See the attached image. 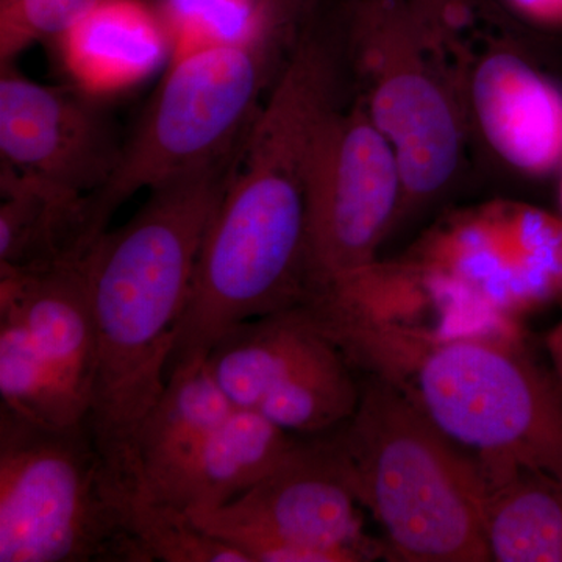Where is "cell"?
Segmentation results:
<instances>
[{
  "instance_id": "obj_25",
  "label": "cell",
  "mask_w": 562,
  "mask_h": 562,
  "mask_svg": "<svg viewBox=\"0 0 562 562\" xmlns=\"http://www.w3.org/2000/svg\"><path fill=\"white\" fill-rule=\"evenodd\" d=\"M561 383V382H560ZM561 386H562V383H561Z\"/></svg>"
},
{
  "instance_id": "obj_14",
  "label": "cell",
  "mask_w": 562,
  "mask_h": 562,
  "mask_svg": "<svg viewBox=\"0 0 562 562\" xmlns=\"http://www.w3.org/2000/svg\"><path fill=\"white\" fill-rule=\"evenodd\" d=\"M54 43L69 85L98 99L132 90L172 54L147 0H92Z\"/></svg>"
},
{
  "instance_id": "obj_22",
  "label": "cell",
  "mask_w": 562,
  "mask_h": 562,
  "mask_svg": "<svg viewBox=\"0 0 562 562\" xmlns=\"http://www.w3.org/2000/svg\"><path fill=\"white\" fill-rule=\"evenodd\" d=\"M528 20L543 25H562V0H508Z\"/></svg>"
},
{
  "instance_id": "obj_17",
  "label": "cell",
  "mask_w": 562,
  "mask_h": 562,
  "mask_svg": "<svg viewBox=\"0 0 562 562\" xmlns=\"http://www.w3.org/2000/svg\"><path fill=\"white\" fill-rule=\"evenodd\" d=\"M233 408L205 360L173 371L136 435V498L168 483Z\"/></svg>"
},
{
  "instance_id": "obj_10",
  "label": "cell",
  "mask_w": 562,
  "mask_h": 562,
  "mask_svg": "<svg viewBox=\"0 0 562 562\" xmlns=\"http://www.w3.org/2000/svg\"><path fill=\"white\" fill-rule=\"evenodd\" d=\"M125 136L101 99L0 63V165L90 198L120 168Z\"/></svg>"
},
{
  "instance_id": "obj_9",
  "label": "cell",
  "mask_w": 562,
  "mask_h": 562,
  "mask_svg": "<svg viewBox=\"0 0 562 562\" xmlns=\"http://www.w3.org/2000/svg\"><path fill=\"white\" fill-rule=\"evenodd\" d=\"M403 205L390 140L364 103L338 106L314 146L308 188L310 292L376 265V250ZM308 292V294H310Z\"/></svg>"
},
{
  "instance_id": "obj_12",
  "label": "cell",
  "mask_w": 562,
  "mask_h": 562,
  "mask_svg": "<svg viewBox=\"0 0 562 562\" xmlns=\"http://www.w3.org/2000/svg\"><path fill=\"white\" fill-rule=\"evenodd\" d=\"M443 269L492 295L562 294V220L524 203L498 202L464 217L443 238Z\"/></svg>"
},
{
  "instance_id": "obj_13",
  "label": "cell",
  "mask_w": 562,
  "mask_h": 562,
  "mask_svg": "<svg viewBox=\"0 0 562 562\" xmlns=\"http://www.w3.org/2000/svg\"><path fill=\"white\" fill-rule=\"evenodd\" d=\"M480 131L508 165L542 176L562 166V92L512 52H492L469 85Z\"/></svg>"
},
{
  "instance_id": "obj_19",
  "label": "cell",
  "mask_w": 562,
  "mask_h": 562,
  "mask_svg": "<svg viewBox=\"0 0 562 562\" xmlns=\"http://www.w3.org/2000/svg\"><path fill=\"white\" fill-rule=\"evenodd\" d=\"M135 527L151 562H249L173 506L136 498Z\"/></svg>"
},
{
  "instance_id": "obj_4",
  "label": "cell",
  "mask_w": 562,
  "mask_h": 562,
  "mask_svg": "<svg viewBox=\"0 0 562 562\" xmlns=\"http://www.w3.org/2000/svg\"><path fill=\"white\" fill-rule=\"evenodd\" d=\"M322 436L395 560L492 561L482 465L397 387L369 375L355 413Z\"/></svg>"
},
{
  "instance_id": "obj_8",
  "label": "cell",
  "mask_w": 562,
  "mask_h": 562,
  "mask_svg": "<svg viewBox=\"0 0 562 562\" xmlns=\"http://www.w3.org/2000/svg\"><path fill=\"white\" fill-rule=\"evenodd\" d=\"M362 506L330 446L301 441L235 502L191 513L203 530L249 562H362L382 554L362 522Z\"/></svg>"
},
{
  "instance_id": "obj_5",
  "label": "cell",
  "mask_w": 562,
  "mask_h": 562,
  "mask_svg": "<svg viewBox=\"0 0 562 562\" xmlns=\"http://www.w3.org/2000/svg\"><path fill=\"white\" fill-rule=\"evenodd\" d=\"M135 502L87 422L57 427L0 406V562H151Z\"/></svg>"
},
{
  "instance_id": "obj_1",
  "label": "cell",
  "mask_w": 562,
  "mask_h": 562,
  "mask_svg": "<svg viewBox=\"0 0 562 562\" xmlns=\"http://www.w3.org/2000/svg\"><path fill=\"white\" fill-rule=\"evenodd\" d=\"M238 150L151 188L131 220L103 232L83 257L98 347L87 425L135 492L136 435L168 384L203 236Z\"/></svg>"
},
{
  "instance_id": "obj_2",
  "label": "cell",
  "mask_w": 562,
  "mask_h": 562,
  "mask_svg": "<svg viewBox=\"0 0 562 562\" xmlns=\"http://www.w3.org/2000/svg\"><path fill=\"white\" fill-rule=\"evenodd\" d=\"M302 305L357 371L397 387L476 460L562 483V386L522 351L387 319L339 284L317 288Z\"/></svg>"
},
{
  "instance_id": "obj_20",
  "label": "cell",
  "mask_w": 562,
  "mask_h": 562,
  "mask_svg": "<svg viewBox=\"0 0 562 562\" xmlns=\"http://www.w3.org/2000/svg\"><path fill=\"white\" fill-rule=\"evenodd\" d=\"M257 0H158L171 41V58L232 38L249 21Z\"/></svg>"
},
{
  "instance_id": "obj_23",
  "label": "cell",
  "mask_w": 562,
  "mask_h": 562,
  "mask_svg": "<svg viewBox=\"0 0 562 562\" xmlns=\"http://www.w3.org/2000/svg\"><path fill=\"white\" fill-rule=\"evenodd\" d=\"M550 351L554 362V373L560 375L562 373V324L553 333L549 341Z\"/></svg>"
},
{
  "instance_id": "obj_21",
  "label": "cell",
  "mask_w": 562,
  "mask_h": 562,
  "mask_svg": "<svg viewBox=\"0 0 562 562\" xmlns=\"http://www.w3.org/2000/svg\"><path fill=\"white\" fill-rule=\"evenodd\" d=\"M92 0H0V63L16 61L41 41H55Z\"/></svg>"
},
{
  "instance_id": "obj_18",
  "label": "cell",
  "mask_w": 562,
  "mask_h": 562,
  "mask_svg": "<svg viewBox=\"0 0 562 562\" xmlns=\"http://www.w3.org/2000/svg\"><path fill=\"white\" fill-rule=\"evenodd\" d=\"M480 465L492 561L562 562V483L517 465Z\"/></svg>"
},
{
  "instance_id": "obj_16",
  "label": "cell",
  "mask_w": 562,
  "mask_h": 562,
  "mask_svg": "<svg viewBox=\"0 0 562 562\" xmlns=\"http://www.w3.org/2000/svg\"><path fill=\"white\" fill-rule=\"evenodd\" d=\"M0 266L79 260L92 244L88 198L0 165Z\"/></svg>"
},
{
  "instance_id": "obj_6",
  "label": "cell",
  "mask_w": 562,
  "mask_h": 562,
  "mask_svg": "<svg viewBox=\"0 0 562 562\" xmlns=\"http://www.w3.org/2000/svg\"><path fill=\"white\" fill-rule=\"evenodd\" d=\"M420 3L349 0L341 9L350 60L369 80L362 103L397 157L403 205L441 191L462 151L457 98L432 61L436 24Z\"/></svg>"
},
{
  "instance_id": "obj_15",
  "label": "cell",
  "mask_w": 562,
  "mask_h": 562,
  "mask_svg": "<svg viewBox=\"0 0 562 562\" xmlns=\"http://www.w3.org/2000/svg\"><path fill=\"white\" fill-rule=\"evenodd\" d=\"M295 442L260 414L233 408L168 483L138 498L188 514L222 508L265 479Z\"/></svg>"
},
{
  "instance_id": "obj_24",
  "label": "cell",
  "mask_w": 562,
  "mask_h": 562,
  "mask_svg": "<svg viewBox=\"0 0 562 562\" xmlns=\"http://www.w3.org/2000/svg\"><path fill=\"white\" fill-rule=\"evenodd\" d=\"M560 202H561V209H562V173H561V183H560Z\"/></svg>"
},
{
  "instance_id": "obj_11",
  "label": "cell",
  "mask_w": 562,
  "mask_h": 562,
  "mask_svg": "<svg viewBox=\"0 0 562 562\" xmlns=\"http://www.w3.org/2000/svg\"><path fill=\"white\" fill-rule=\"evenodd\" d=\"M0 316L20 325L65 424L87 422L98 347L83 257L46 268L0 266Z\"/></svg>"
},
{
  "instance_id": "obj_7",
  "label": "cell",
  "mask_w": 562,
  "mask_h": 562,
  "mask_svg": "<svg viewBox=\"0 0 562 562\" xmlns=\"http://www.w3.org/2000/svg\"><path fill=\"white\" fill-rule=\"evenodd\" d=\"M205 364L235 408L291 435L319 436L357 409V369L302 305L236 325Z\"/></svg>"
},
{
  "instance_id": "obj_3",
  "label": "cell",
  "mask_w": 562,
  "mask_h": 562,
  "mask_svg": "<svg viewBox=\"0 0 562 562\" xmlns=\"http://www.w3.org/2000/svg\"><path fill=\"white\" fill-rule=\"evenodd\" d=\"M324 0H257L232 38L171 58L125 136L120 168L88 198L94 235L139 191L233 154Z\"/></svg>"
}]
</instances>
